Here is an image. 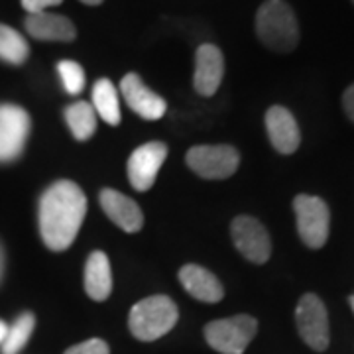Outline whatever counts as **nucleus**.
Here are the masks:
<instances>
[{
	"label": "nucleus",
	"instance_id": "obj_1",
	"mask_svg": "<svg viewBox=\"0 0 354 354\" xmlns=\"http://www.w3.org/2000/svg\"><path fill=\"white\" fill-rule=\"evenodd\" d=\"M87 215V197L73 181H55L39 199V232L53 252L67 250Z\"/></svg>",
	"mask_w": 354,
	"mask_h": 354
},
{
	"label": "nucleus",
	"instance_id": "obj_2",
	"mask_svg": "<svg viewBox=\"0 0 354 354\" xmlns=\"http://www.w3.org/2000/svg\"><path fill=\"white\" fill-rule=\"evenodd\" d=\"M256 34L268 50L290 53L299 44V24L286 0H266L256 14Z\"/></svg>",
	"mask_w": 354,
	"mask_h": 354
},
{
	"label": "nucleus",
	"instance_id": "obj_3",
	"mask_svg": "<svg viewBox=\"0 0 354 354\" xmlns=\"http://www.w3.org/2000/svg\"><path fill=\"white\" fill-rule=\"evenodd\" d=\"M177 317L176 304L167 295H152L130 309L128 327L138 341L150 342L174 329Z\"/></svg>",
	"mask_w": 354,
	"mask_h": 354
},
{
	"label": "nucleus",
	"instance_id": "obj_4",
	"mask_svg": "<svg viewBox=\"0 0 354 354\" xmlns=\"http://www.w3.org/2000/svg\"><path fill=\"white\" fill-rule=\"evenodd\" d=\"M293 211L297 221V232L305 246L323 248L329 239L330 213L327 203L315 195H297L293 199Z\"/></svg>",
	"mask_w": 354,
	"mask_h": 354
},
{
	"label": "nucleus",
	"instance_id": "obj_5",
	"mask_svg": "<svg viewBox=\"0 0 354 354\" xmlns=\"http://www.w3.org/2000/svg\"><path fill=\"white\" fill-rule=\"evenodd\" d=\"M258 321L250 315L218 319L205 327V339L221 354H242L252 342Z\"/></svg>",
	"mask_w": 354,
	"mask_h": 354
},
{
	"label": "nucleus",
	"instance_id": "obj_6",
	"mask_svg": "<svg viewBox=\"0 0 354 354\" xmlns=\"http://www.w3.org/2000/svg\"><path fill=\"white\" fill-rule=\"evenodd\" d=\"M295 323L299 337L307 346L317 353L327 351L330 341L329 315L321 297H317L315 293H305L295 309Z\"/></svg>",
	"mask_w": 354,
	"mask_h": 354
},
{
	"label": "nucleus",
	"instance_id": "obj_7",
	"mask_svg": "<svg viewBox=\"0 0 354 354\" xmlns=\"http://www.w3.org/2000/svg\"><path fill=\"white\" fill-rule=\"evenodd\" d=\"M185 160L203 179H227L241 164V156L232 146H195L187 152Z\"/></svg>",
	"mask_w": 354,
	"mask_h": 354
},
{
	"label": "nucleus",
	"instance_id": "obj_8",
	"mask_svg": "<svg viewBox=\"0 0 354 354\" xmlns=\"http://www.w3.org/2000/svg\"><path fill=\"white\" fill-rule=\"evenodd\" d=\"M230 236L236 250L254 264H264L272 254V239L266 227L254 216H236L230 225Z\"/></svg>",
	"mask_w": 354,
	"mask_h": 354
},
{
	"label": "nucleus",
	"instance_id": "obj_9",
	"mask_svg": "<svg viewBox=\"0 0 354 354\" xmlns=\"http://www.w3.org/2000/svg\"><path fill=\"white\" fill-rule=\"evenodd\" d=\"M30 116L16 104H0V162H10L24 150Z\"/></svg>",
	"mask_w": 354,
	"mask_h": 354
},
{
	"label": "nucleus",
	"instance_id": "obj_10",
	"mask_svg": "<svg viewBox=\"0 0 354 354\" xmlns=\"http://www.w3.org/2000/svg\"><path fill=\"white\" fill-rule=\"evenodd\" d=\"M167 156L164 142H148L136 148L128 158V179L136 191H148L153 185L160 167Z\"/></svg>",
	"mask_w": 354,
	"mask_h": 354
},
{
	"label": "nucleus",
	"instance_id": "obj_11",
	"mask_svg": "<svg viewBox=\"0 0 354 354\" xmlns=\"http://www.w3.org/2000/svg\"><path fill=\"white\" fill-rule=\"evenodd\" d=\"M266 130L272 146L279 153H293L301 144V132L297 120L286 106H270L266 113Z\"/></svg>",
	"mask_w": 354,
	"mask_h": 354
},
{
	"label": "nucleus",
	"instance_id": "obj_12",
	"mask_svg": "<svg viewBox=\"0 0 354 354\" xmlns=\"http://www.w3.org/2000/svg\"><path fill=\"white\" fill-rule=\"evenodd\" d=\"M122 97L128 102V106L140 114L146 120H158L165 114V101L156 95L152 88L146 87V83L136 73H128L120 81Z\"/></svg>",
	"mask_w": 354,
	"mask_h": 354
},
{
	"label": "nucleus",
	"instance_id": "obj_13",
	"mask_svg": "<svg viewBox=\"0 0 354 354\" xmlns=\"http://www.w3.org/2000/svg\"><path fill=\"white\" fill-rule=\"evenodd\" d=\"M225 75V59L216 46L203 44L195 55V91L203 97H213Z\"/></svg>",
	"mask_w": 354,
	"mask_h": 354
},
{
	"label": "nucleus",
	"instance_id": "obj_14",
	"mask_svg": "<svg viewBox=\"0 0 354 354\" xmlns=\"http://www.w3.org/2000/svg\"><path fill=\"white\" fill-rule=\"evenodd\" d=\"M101 207L114 225L127 230V232H138L144 225V215L140 211L138 203L132 201L130 197H127L120 191L102 189Z\"/></svg>",
	"mask_w": 354,
	"mask_h": 354
},
{
	"label": "nucleus",
	"instance_id": "obj_15",
	"mask_svg": "<svg viewBox=\"0 0 354 354\" xmlns=\"http://www.w3.org/2000/svg\"><path fill=\"white\" fill-rule=\"evenodd\" d=\"M179 281L183 283L187 293H191L195 299H199L203 304H216L225 295L223 283L216 279L215 274H211L201 266H183L179 270Z\"/></svg>",
	"mask_w": 354,
	"mask_h": 354
},
{
	"label": "nucleus",
	"instance_id": "obj_16",
	"mask_svg": "<svg viewBox=\"0 0 354 354\" xmlns=\"http://www.w3.org/2000/svg\"><path fill=\"white\" fill-rule=\"evenodd\" d=\"M26 30L41 41H73L77 36L75 26L69 18L51 12L30 14L26 18Z\"/></svg>",
	"mask_w": 354,
	"mask_h": 354
},
{
	"label": "nucleus",
	"instance_id": "obj_17",
	"mask_svg": "<svg viewBox=\"0 0 354 354\" xmlns=\"http://www.w3.org/2000/svg\"><path fill=\"white\" fill-rule=\"evenodd\" d=\"M85 290L88 297L95 301H104L113 291L111 262L106 254L101 250L88 256L87 266H85Z\"/></svg>",
	"mask_w": 354,
	"mask_h": 354
},
{
	"label": "nucleus",
	"instance_id": "obj_18",
	"mask_svg": "<svg viewBox=\"0 0 354 354\" xmlns=\"http://www.w3.org/2000/svg\"><path fill=\"white\" fill-rule=\"evenodd\" d=\"M93 109L99 113L106 124L116 127L120 122V106H118V95L116 88L109 79H99L93 87Z\"/></svg>",
	"mask_w": 354,
	"mask_h": 354
},
{
	"label": "nucleus",
	"instance_id": "obj_19",
	"mask_svg": "<svg viewBox=\"0 0 354 354\" xmlns=\"http://www.w3.org/2000/svg\"><path fill=\"white\" fill-rule=\"evenodd\" d=\"M65 120H67L73 136L79 142L88 140L95 134V130H97V113L85 101L73 102L71 106H67L65 109Z\"/></svg>",
	"mask_w": 354,
	"mask_h": 354
},
{
	"label": "nucleus",
	"instance_id": "obj_20",
	"mask_svg": "<svg viewBox=\"0 0 354 354\" xmlns=\"http://www.w3.org/2000/svg\"><path fill=\"white\" fill-rule=\"evenodd\" d=\"M28 41L10 26L0 24V59L12 65L24 64L28 59Z\"/></svg>",
	"mask_w": 354,
	"mask_h": 354
},
{
	"label": "nucleus",
	"instance_id": "obj_21",
	"mask_svg": "<svg viewBox=\"0 0 354 354\" xmlns=\"http://www.w3.org/2000/svg\"><path fill=\"white\" fill-rule=\"evenodd\" d=\"M36 327V317L32 313H22L14 321L2 341V354H18L26 346L28 339L32 337V330Z\"/></svg>",
	"mask_w": 354,
	"mask_h": 354
},
{
	"label": "nucleus",
	"instance_id": "obj_22",
	"mask_svg": "<svg viewBox=\"0 0 354 354\" xmlns=\"http://www.w3.org/2000/svg\"><path fill=\"white\" fill-rule=\"evenodd\" d=\"M57 71L62 77V83L67 93L71 95H79L83 87H85V71L83 67L77 64V62H59L57 65Z\"/></svg>",
	"mask_w": 354,
	"mask_h": 354
},
{
	"label": "nucleus",
	"instance_id": "obj_23",
	"mask_svg": "<svg viewBox=\"0 0 354 354\" xmlns=\"http://www.w3.org/2000/svg\"><path fill=\"white\" fill-rule=\"evenodd\" d=\"M65 354H111V351H109V344L101 339H88L81 344L67 348Z\"/></svg>",
	"mask_w": 354,
	"mask_h": 354
},
{
	"label": "nucleus",
	"instance_id": "obj_24",
	"mask_svg": "<svg viewBox=\"0 0 354 354\" xmlns=\"http://www.w3.org/2000/svg\"><path fill=\"white\" fill-rule=\"evenodd\" d=\"M64 0H22V6L30 14H38V12H48V8L51 6H57L62 4Z\"/></svg>",
	"mask_w": 354,
	"mask_h": 354
},
{
	"label": "nucleus",
	"instance_id": "obj_25",
	"mask_svg": "<svg viewBox=\"0 0 354 354\" xmlns=\"http://www.w3.org/2000/svg\"><path fill=\"white\" fill-rule=\"evenodd\" d=\"M342 106H344L346 116L354 122V85H351V87L344 91V95H342Z\"/></svg>",
	"mask_w": 354,
	"mask_h": 354
},
{
	"label": "nucleus",
	"instance_id": "obj_26",
	"mask_svg": "<svg viewBox=\"0 0 354 354\" xmlns=\"http://www.w3.org/2000/svg\"><path fill=\"white\" fill-rule=\"evenodd\" d=\"M6 333H8V327L0 321V342L4 341V337H6Z\"/></svg>",
	"mask_w": 354,
	"mask_h": 354
},
{
	"label": "nucleus",
	"instance_id": "obj_27",
	"mask_svg": "<svg viewBox=\"0 0 354 354\" xmlns=\"http://www.w3.org/2000/svg\"><path fill=\"white\" fill-rule=\"evenodd\" d=\"M2 274H4V250L0 246V279H2Z\"/></svg>",
	"mask_w": 354,
	"mask_h": 354
},
{
	"label": "nucleus",
	"instance_id": "obj_28",
	"mask_svg": "<svg viewBox=\"0 0 354 354\" xmlns=\"http://www.w3.org/2000/svg\"><path fill=\"white\" fill-rule=\"evenodd\" d=\"M83 4H88V6H97V4H101L102 0H81Z\"/></svg>",
	"mask_w": 354,
	"mask_h": 354
},
{
	"label": "nucleus",
	"instance_id": "obj_29",
	"mask_svg": "<svg viewBox=\"0 0 354 354\" xmlns=\"http://www.w3.org/2000/svg\"><path fill=\"white\" fill-rule=\"evenodd\" d=\"M348 304H351V307H353V311H354V295H351V299H348Z\"/></svg>",
	"mask_w": 354,
	"mask_h": 354
}]
</instances>
